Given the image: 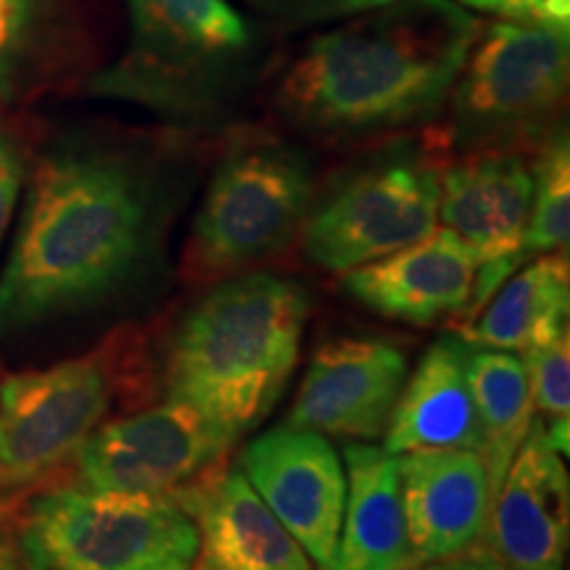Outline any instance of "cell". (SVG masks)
Masks as SVG:
<instances>
[{"mask_svg": "<svg viewBox=\"0 0 570 570\" xmlns=\"http://www.w3.org/2000/svg\"><path fill=\"white\" fill-rule=\"evenodd\" d=\"M309 296L273 273L214 283L164 348V396L188 404L238 441L288 389L302 356Z\"/></svg>", "mask_w": 570, "mask_h": 570, "instance_id": "cell-3", "label": "cell"}, {"mask_svg": "<svg viewBox=\"0 0 570 570\" xmlns=\"http://www.w3.org/2000/svg\"><path fill=\"white\" fill-rule=\"evenodd\" d=\"M21 183H24V159H21L17 142L0 135V235L17 206Z\"/></svg>", "mask_w": 570, "mask_h": 570, "instance_id": "cell-26", "label": "cell"}, {"mask_svg": "<svg viewBox=\"0 0 570 570\" xmlns=\"http://www.w3.org/2000/svg\"><path fill=\"white\" fill-rule=\"evenodd\" d=\"M412 568L452 558L487 537L489 473L479 449L399 454Z\"/></svg>", "mask_w": 570, "mask_h": 570, "instance_id": "cell-16", "label": "cell"}, {"mask_svg": "<svg viewBox=\"0 0 570 570\" xmlns=\"http://www.w3.org/2000/svg\"><path fill=\"white\" fill-rule=\"evenodd\" d=\"M460 3L504 19L541 21V24L568 27L570 19V0H460Z\"/></svg>", "mask_w": 570, "mask_h": 570, "instance_id": "cell-25", "label": "cell"}, {"mask_svg": "<svg viewBox=\"0 0 570 570\" xmlns=\"http://www.w3.org/2000/svg\"><path fill=\"white\" fill-rule=\"evenodd\" d=\"M468 381L481 425V454L489 494L497 497L508 468L533 425V399L525 360L497 348H470Z\"/></svg>", "mask_w": 570, "mask_h": 570, "instance_id": "cell-21", "label": "cell"}, {"mask_svg": "<svg viewBox=\"0 0 570 570\" xmlns=\"http://www.w3.org/2000/svg\"><path fill=\"white\" fill-rule=\"evenodd\" d=\"M240 470L262 502L323 570L336 552L346 508V468L323 433L273 428L240 454Z\"/></svg>", "mask_w": 570, "mask_h": 570, "instance_id": "cell-11", "label": "cell"}, {"mask_svg": "<svg viewBox=\"0 0 570 570\" xmlns=\"http://www.w3.org/2000/svg\"><path fill=\"white\" fill-rule=\"evenodd\" d=\"M568 75V27L518 19L489 24L449 92V142L475 151L537 132L566 101Z\"/></svg>", "mask_w": 570, "mask_h": 570, "instance_id": "cell-8", "label": "cell"}, {"mask_svg": "<svg viewBox=\"0 0 570 570\" xmlns=\"http://www.w3.org/2000/svg\"><path fill=\"white\" fill-rule=\"evenodd\" d=\"M21 570H151L194 562L196 520L169 494L56 483L17 512Z\"/></svg>", "mask_w": 570, "mask_h": 570, "instance_id": "cell-5", "label": "cell"}, {"mask_svg": "<svg viewBox=\"0 0 570 570\" xmlns=\"http://www.w3.org/2000/svg\"><path fill=\"white\" fill-rule=\"evenodd\" d=\"M42 0H0V77L19 59L38 24Z\"/></svg>", "mask_w": 570, "mask_h": 570, "instance_id": "cell-24", "label": "cell"}, {"mask_svg": "<svg viewBox=\"0 0 570 570\" xmlns=\"http://www.w3.org/2000/svg\"><path fill=\"white\" fill-rule=\"evenodd\" d=\"M570 238V148L568 135L554 132L533 161V196L520 256L568 252Z\"/></svg>", "mask_w": 570, "mask_h": 570, "instance_id": "cell-22", "label": "cell"}, {"mask_svg": "<svg viewBox=\"0 0 570 570\" xmlns=\"http://www.w3.org/2000/svg\"><path fill=\"white\" fill-rule=\"evenodd\" d=\"M254 3H259V6H265V9H269V3H273V0H254Z\"/></svg>", "mask_w": 570, "mask_h": 570, "instance_id": "cell-31", "label": "cell"}, {"mask_svg": "<svg viewBox=\"0 0 570 570\" xmlns=\"http://www.w3.org/2000/svg\"><path fill=\"white\" fill-rule=\"evenodd\" d=\"M309 161L285 142L233 148L214 173L190 227L183 273L219 283L281 254L312 204Z\"/></svg>", "mask_w": 570, "mask_h": 570, "instance_id": "cell-6", "label": "cell"}, {"mask_svg": "<svg viewBox=\"0 0 570 570\" xmlns=\"http://www.w3.org/2000/svg\"><path fill=\"white\" fill-rule=\"evenodd\" d=\"M568 252L541 254L499 285L473 317L452 325V333L475 348L529 354L568 333Z\"/></svg>", "mask_w": 570, "mask_h": 570, "instance_id": "cell-20", "label": "cell"}, {"mask_svg": "<svg viewBox=\"0 0 570 570\" xmlns=\"http://www.w3.org/2000/svg\"><path fill=\"white\" fill-rule=\"evenodd\" d=\"M0 570H21L17 547L0 541Z\"/></svg>", "mask_w": 570, "mask_h": 570, "instance_id": "cell-29", "label": "cell"}, {"mask_svg": "<svg viewBox=\"0 0 570 570\" xmlns=\"http://www.w3.org/2000/svg\"><path fill=\"white\" fill-rule=\"evenodd\" d=\"M407 373V354L394 341H325L312 354L285 425L346 441L381 439Z\"/></svg>", "mask_w": 570, "mask_h": 570, "instance_id": "cell-12", "label": "cell"}, {"mask_svg": "<svg viewBox=\"0 0 570 570\" xmlns=\"http://www.w3.org/2000/svg\"><path fill=\"white\" fill-rule=\"evenodd\" d=\"M533 164L515 148H475L441 167L439 219L473 248L481 265H523L531 214Z\"/></svg>", "mask_w": 570, "mask_h": 570, "instance_id": "cell-15", "label": "cell"}, {"mask_svg": "<svg viewBox=\"0 0 570 570\" xmlns=\"http://www.w3.org/2000/svg\"><path fill=\"white\" fill-rule=\"evenodd\" d=\"M194 562H183V560H175V562H164V566H156L151 570H190Z\"/></svg>", "mask_w": 570, "mask_h": 570, "instance_id": "cell-30", "label": "cell"}, {"mask_svg": "<svg viewBox=\"0 0 570 570\" xmlns=\"http://www.w3.org/2000/svg\"><path fill=\"white\" fill-rule=\"evenodd\" d=\"M479 265L465 240L436 227L415 244L348 269L344 291L375 315L428 327L465 315Z\"/></svg>", "mask_w": 570, "mask_h": 570, "instance_id": "cell-13", "label": "cell"}, {"mask_svg": "<svg viewBox=\"0 0 570 570\" xmlns=\"http://www.w3.org/2000/svg\"><path fill=\"white\" fill-rule=\"evenodd\" d=\"M346 508L336 552L323 570H410L399 460L383 446L346 441Z\"/></svg>", "mask_w": 570, "mask_h": 570, "instance_id": "cell-19", "label": "cell"}, {"mask_svg": "<svg viewBox=\"0 0 570 570\" xmlns=\"http://www.w3.org/2000/svg\"><path fill=\"white\" fill-rule=\"evenodd\" d=\"M391 3V0H273L269 11L281 13H306V17H317V13H327V17H338V13H360L375 6Z\"/></svg>", "mask_w": 570, "mask_h": 570, "instance_id": "cell-27", "label": "cell"}, {"mask_svg": "<svg viewBox=\"0 0 570 570\" xmlns=\"http://www.w3.org/2000/svg\"><path fill=\"white\" fill-rule=\"evenodd\" d=\"M410 570H510V568L499 560V554L491 550L489 544L479 541V544L468 547V550L452 554V558L423 562V566H415Z\"/></svg>", "mask_w": 570, "mask_h": 570, "instance_id": "cell-28", "label": "cell"}, {"mask_svg": "<svg viewBox=\"0 0 570 570\" xmlns=\"http://www.w3.org/2000/svg\"><path fill=\"white\" fill-rule=\"evenodd\" d=\"M151 391L140 331H114L92 352L0 383V489L46 481L104 423L119 396Z\"/></svg>", "mask_w": 570, "mask_h": 570, "instance_id": "cell-4", "label": "cell"}, {"mask_svg": "<svg viewBox=\"0 0 570 570\" xmlns=\"http://www.w3.org/2000/svg\"><path fill=\"white\" fill-rule=\"evenodd\" d=\"M570 531V479L539 423L520 444L489 508V547L510 570H562Z\"/></svg>", "mask_w": 570, "mask_h": 570, "instance_id": "cell-14", "label": "cell"}, {"mask_svg": "<svg viewBox=\"0 0 570 570\" xmlns=\"http://www.w3.org/2000/svg\"><path fill=\"white\" fill-rule=\"evenodd\" d=\"M173 497L198 529L190 570H315L240 468L217 465Z\"/></svg>", "mask_w": 570, "mask_h": 570, "instance_id": "cell-17", "label": "cell"}, {"mask_svg": "<svg viewBox=\"0 0 570 570\" xmlns=\"http://www.w3.org/2000/svg\"><path fill=\"white\" fill-rule=\"evenodd\" d=\"M470 344L458 333L441 336L404 381L386 428L389 454L439 452V449H479L481 425L468 381Z\"/></svg>", "mask_w": 570, "mask_h": 570, "instance_id": "cell-18", "label": "cell"}, {"mask_svg": "<svg viewBox=\"0 0 570 570\" xmlns=\"http://www.w3.org/2000/svg\"><path fill=\"white\" fill-rule=\"evenodd\" d=\"M529 367L533 415H539V425L544 436L566 458L570 446V336L547 346L533 348L525 354Z\"/></svg>", "mask_w": 570, "mask_h": 570, "instance_id": "cell-23", "label": "cell"}, {"mask_svg": "<svg viewBox=\"0 0 570 570\" xmlns=\"http://www.w3.org/2000/svg\"><path fill=\"white\" fill-rule=\"evenodd\" d=\"M441 167L394 148L341 177L302 223V252L325 273H348L415 244L439 225Z\"/></svg>", "mask_w": 570, "mask_h": 570, "instance_id": "cell-9", "label": "cell"}, {"mask_svg": "<svg viewBox=\"0 0 570 570\" xmlns=\"http://www.w3.org/2000/svg\"><path fill=\"white\" fill-rule=\"evenodd\" d=\"M481 24L452 0H391L315 35L277 106L317 138H365L431 122L449 101Z\"/></svg>", "mask_w": 570, "mask_h": 570, "instance_id": "cell-2", "label": "cell"}, {"mask_svg": "<svg viewBox=\"0 0 570 570\" xmlns=\"http://www.w3.org/2000/svg\"><path fill=\"white\" fill-rule=\"evenodd\" d=\"M233 444L202 412L167 399L156 407L106 420L71 460L88 489L173 497L223 465Z\"/></svg>", "mask_w": 570, "mask_h": 570, "instance_id": "cell-10", "label": "cell"}, {"mask_svg": "<svg viewBox=\"0 0 570 570\" xmlns=\"http://www.w3.org/2000/svg\"><path fill=\"white\" fill-rule=\"evenodd\" d=\"M132 46L96 92L159 111H202L223 98L252 48L227 0H127Z\"/></svg>", "mask_w": 570, "mask_h": 570, "instance_id": "cell-7", "label": "cell"}, {"mask_svg": "<svg viewBox=\"0 0 570 570\" xmlns=\"http://www.w3.org/2000/svg\"><path fill=\"white\" fill-rule=\"evenodd\" d=\"M156 175L109 148H63L40 161L0 273V336L96 309L156 256Z\"/></svg>", "mask_w": 570, "mask_h": 570, "instance_id": "cell-1", "label": "cell"}]
</instances>
